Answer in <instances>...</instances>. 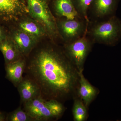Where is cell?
<instances>
[{
	"instance_id": "obj_1",
	"label": "cell",
	"mask_w": 121,
	"mask_h": 121,
	"mask_svg": "<svg viewBox=\"0 0 121 121\" xmlns=\"http://www.w3.org/2000/svg\"><path fill=\"white\" fill-rule=\"evenodd\" d=\"M25 72L38 85L40 96L45 100L60 102L78 95L79 72L65 52L57 48L37 50L26 62Z\"/></svg>"
},
{
	"instance_id": "obj_2",
	"label": "cell",
	"mask_w": 121,
	"mask_h": 121,
	"mask_svg": "<svg viewBox=\"0 0 121 121\" xmlns=\"http://www.w3.org/2000/svg\"><path fill=\"white\" fill-rule=\"evenodd\" d=\"M28 13L39 23L50 37L55 38L59 34L57 22L47 0H26Z\"/></svg>"
},
{
	"instance_id": "obj_3",
	"label": "cell",
	"mask_w": 121,
	"mask_h": 121,
	"mask_svg": "<svg viewBox=\"0 0 121 121\" xmlns=\"http://www.w3.org/2000/svg\"><path fill=\"white\" fill-rule=\"evenodd\" d=\"M88 33L93 43L113 45L121 37V21L113 16L94 25Z\"/></svg>"
},
{
	"instance_id": "obj_4",
	"label": "cell",
	"mask_w": 121,
	"mask_h": 121,
	"mask_svg": "<svg viewBox=\"0 0 121 121\" xmlns=\"http://www.w3.org/2000/svg\"><path fill=\"white\" fill-rule=\"evenodd\" d=\"M87 31V30L81 37L68 43L65 46L66 54L79 72L83 71L84 63L93 43L86 36Z\"/></svg>"
},
{
	"instance_id": "obj_5",
	"label": "cell",
	"mask_w": 121,
	"mask_h": 121,
	"mask_svg": "<svg viewBox=\"0 0 121 121\" xmlns=\"http://www.w3.org/2000/svg\"><path fill=\"white\" fill-rule=\"evenodd\" d=\"M27 13L26 0H0V23L16 22Z\"/></svg>"
},
{
	"instance_id": "obj_6",
	"label": "cell",
	"mask_w": 121,
	"mask_h": 121,
	"mask_svg": "<svg viewBox=\"0 0 121 121\" xmlns=\"http://www.w3.org/2000/svg\"><path fill=\"white\" fill-rule=\"evenodd\" d=\"M79 18L65 20L57 23L58 29L68 43L73 41L81 37L87 30L88 24L85 25Z\"/></svg>"
},
{
	"instance_id": "obj_7",
	"label": "cell",
	"mask_w": 121,
	"mask_h": 121,
	"mask_svg": "<svg viewBox=\"0 0 121 121\" xmlns=\"http://www.w3.org/2000/svg\"><path fill=\"white\" fill-rule=\"evenodd\" d=\"M24 105L25 111L34 121H48L54 118L46 100L40 95L24 103Z\"/></svg>"
},
{
	"instance_id": "obj_8",
	"label": "cell",
	"mask_w": 121,
	"mask_h": 121,
	"mask_svg": "<svg viewBox=\"0 0 121 121\" xmlns=\"http://www.w3.org/2000/svg\"><path fill=\"white\" fill-rule=\"evenodd\" d=\"M22 56H27L35 47L38 41L24 31L13 30L9 35Z\"/></svg>"
},
{
	"instance_id": "obj_9",
	"label": "cell",
	"mask_w": 121,
	"mask_h": 121,
	"mask_svg": "<svg viewBox=\"0 0 121 121\" xmlns=\"http://www.w3.org/2000/svg\"><path fill=\"white\" fill-rule=\"evenodd\" d=\"M22 101L24 103L40 95L38 85L32 79L26 76L17 86Z\"/></svg>"
},
{
	"instance_id": "obj_10",
	"label": "cell",
	"mask_w": 121,
	"mask_h": 121,
	"mask_svg": "<svg viewBox=\"0 0 121 121\" xmlns=\"http://www.w3.org/2000/svg\"><path fill=\"white\" fill-rule=\"evenodd\" d=\"M26 61L21 58L13 62L5 65L6 78L17 87L23 79V74L25 72Z\"/></svg>"
},
{
	"instance_id": "obj_11",
	"label": "cell",
	"mask_w": 121,
	"mask_h": 121,
	"mask_svg": "<svg viewBox=\"0 0 121 121\" xmlns=\"http://www.w3.org/2000/svg\"><path fill=\"white\" fill-rule=\"evenodd\" d=\"M83 72H79V87L78 95L87 108L97 95V90L85 78Z\"/></svg>"
},
{
	"instance_id": "obj_12",
	"label": "cell",
	"mask_w": 121,
	"mask_h": 121,
	"mask_svg": "<svg viewBox=\"0 0 121 121\" xmlns=\"http://www.w3.org/2000/svg\"><path fill=\"white\" fill-rule=\"evenodd\" d=\"M53 5L56 13L60 17L72 20L79 18L80 16L76 8L73 0H54Z\"/></svg>"
},
{
	"instance_id": "obj_13",
	"label": "cell",
	"mask_w": 121,
	"mask_h": 121,
	"mask_svg": "<svg viewBox=\"0 0 121 121\" xmlns=\"http://www.w3.org/2000/svg\"><path fill=\"white\" fill-rule=\"evenodd\" d=\"M0 51L4 56L5 65L14 62L23 56L8 35L0 43Z\"/></svg>"
},
{
	"instance_id": "obj_14",
	"label": "cell",
	"mask_w": 121,
	"mask_h": 121,
	"mask_svg": "<svg viewBox=\"0 0 121 121\" xmlns=\"http://www.w3.org/2000/svg\"><path fill=\"white\" fill-rule=\"evenodd\" d=\"M93 12L97 17L102 18L111 14L114 11L115 0H94Z\"/></svg>"
},
{
	"instance_id": "obj_15",
	"label": "cell",
	"mask_w": 121,
	"mask_h": 121,
	"mask_svg": "<svg viewBox=\"0 0 121 121\" xmlns=\"http://www.w3.org/2000/svg\"><path fill=\"white\" fill-rule=\"evenodd\" d=\"M19 29L38 40L45 35L46 32L42 26L36 21L25 20L19 24Z\"/></svg>"
},
{
	"instance_id": "obj_16",
	"label": "cell",
	"mask_w": 121,
	"mask_h": 121,
	"mask_svg": "<svg viewBox=\"0 0 121 121\" xmlns=\"http://www.w3.org/2000/svg\"><path fill=\"white\" fill-rule=\"evenodd\" d=\"M72 113L75 121H84L87 118V107L79 97H75Z\"/></svg>"
},
{
	"instance_id": "obj_17",
	"label": "cell",
	"mask_w": 121,
	"mask_h": 121,
	"mask_svg": "<svg viewBox=\"0 0 121 121\" xmlns=\"http://www.w3.org/2000/svg\"><path fill=\"white\" fill-rule=\"evenodd\" d=\"M94 0H74V2L76 10L80 16L82 17L86 22L89 23L87 16L88 9Z\"/></svg>"
},
{
	"instance_id": "obj_18",
	"label": "cell",
	"mask_w": 121,
	"mask_h": 121,
	"mask_svg": "<svg viewBox=\"0 0 121 121\" xmlns=\"http://www.w3.org/2000/svg\"><path fill=\"white\" fill-rule=\"evenodd\" d=\"M46 104L54 118H57L62 115L65 108L60 102L55 99L46 100Z\"/></svg>"
},
{
	"instance_id": "obj_19",
	"label": "cell",
	"mask_w": 121,
	"mask_h": 121,
	"mask_svg": "<svg viewBox=\"0 0 121 121\" xmlns=\"http://www.w3.org/2000/svg\"><path fill=\"white\" fill-rule=\"evenodd\" d=\"M6 119L7 121H34L28 114L21 107L9 113Z\"/></svg>"
},
{
	"instance_id": "obj_20",
	"label": "cell",
	"mask_w": 121,
	"mask_h": 121,
	"mask_svg": "<svg viewBox=\"0 0 121 121\" xmlns=\"http://www.w3.org/2000/svg\"><path fill=\"white\" fill-rule=\"evenodd\" d=\"M8 35L4 28L0 25V43L6 38Z\"/></svg>"
},
{
	"instance_id": "obj_21",
	"label": "cell",
	"mask_w": 121,
	"mask_h": 121,
	"mask_svg": "<svg viewBox=\"0 0 121 121\" xmlns=\"http://www.w3.org/2000/svg\"><path fill=\"white\" fill-rule=\"evenodd\" d=\"M5 117L4 115L0 112V121H4L5 120Z\"/></svg>"
},
{
	"instance_id": "obj_22",
	"label": "cell",
	"mask_w": 121,
	"mask_h": 121,
	"mask_svg": "<svg viewBox=\"0 0 121 121\" xmlns=\"http://www.w3.org/2000/svg\"></svg>"
}]
</instances>
